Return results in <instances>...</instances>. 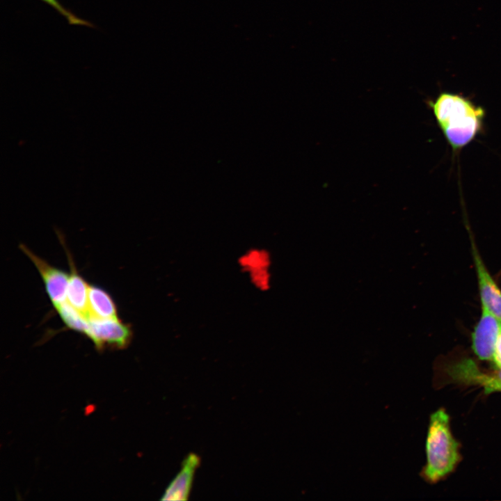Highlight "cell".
Listing matches in <instances>:
<instances>
[{
	"label": "cell",
	"mask_w": 501,
	"mask_h": 501,
	"mask_svg": "<svg viewBox=\"0 0 501 501\" xmlns=\"http://www.w3.org/2000/svg\"><path fill=\"white\" fill-rule=\"evenodd\" d=\"M429 106L453 151L466 147L483 129L484 109L462 95L442 92Z\"/></svg>",
	"instance_id": "1"
},
{
	"label": "cell",
	"mask_w": 501,
	"mask_h": 501,
	"mask_svg": "<svg viewBox=\"0 0 501 501\" xmlns=\"http://www.w3.org/2000/svg\"><path fill=\"white\" fill-rule=\"evenodd\" d=\"M426 454L427 463L422 473L431 483L452 472L460 459L459 445L450 430V417L443 408L430 417Z\"/></svg>",
	"instance_id": "2"
},
{
	"label": "cell",
	"mask_w": 501,
	"mask_h": 501,
	"mask_svg": "<svg viewBox=\"0 0 501 501\" xmlns=\"http://www.w3.org/2000/svg\"><path fill=\"white\" fill-rule=\"evenodd\" d=\"M90 331L88 337L94 343L97 350L106 347L124 349L132 338V333L129 325L118 319L88 318Z\"/></svg>",
	"instance_id": "3"
},
{
	"label": "cell",
	"mask_w": 501,
	"mask_h": 501,
	"mask_svg": "<svg viewBox=\"0 0 501 501\" xmlns=\"http://www.w3.org/2000/svg\"><path fill=\"white\" fill-rule=\"evenodd\" d=\"M500 331L501 319L482 307L480 318L472 333V348L478 358L493 361Z\"/></svg>",
	"instance_id": "4"
},
{
	"label": "cell",
	"mask_w": 501,
	"mask_h": 501,
	"mask_svg": "<svg viewBox=\"0 0 501 501\" xmlns=\"http://www.w3.org/2000/svg\"><path fill=\"white\" fill-rule=\"evenodd\" d=\"M21 250L34 264L45 283L47 293L56 308L67 301V289L70 274L52 267L31 252L26 246L20 245Z\"/></svg>",
	"instance_id": "5"
},
{
	"label": "cell",
	"mask_w": 501,
	"mask_h": 501,
	"mask_svg": "<svg viewBox=\"0 0 501 501\" xmlns=\"http://www.w3.org/2000/svg\"><path fill=\"white\" fill-rule=\"evenodd\" d=\"M470 241L482 307L501 319V289L486 269L474 240Z\"/></svg>",
	"instance_id": "6"
},
{
	"label": "cell",
	"mask_w": 501,
	"mask_h": 501,
	"mask_svg": "<svg viewBox=\"0 0 501 501\" xmlns=\"http://www.w3.org/2000/svg\"><path fill=\"white\" fill-rule=\"evenodd\" d=\"M200 463V457L189 454L184 460L182 468L169 484L161 498L162 500H186L191 488L196 470Z\"/></svg>",
	"instance_id": "7"
},
{
	"label": "cell",
	"mask_w": 501,
	"mask_h": 501,
	"mask_svg": "<svg viewBox=\"0 0 501 501\" xmlns=\"http://www.w3.org/2000/svg\"><path fill=\"white\" fill-rule=\"evenodd\" d=\"M70 264L71 272L67 289V302L88 319L89 285L77 273L73 262L70 261Z\"/></svg>",
	"instance_id": "8"
},
{
	"label": "cell",
	"mask_w": 501,
	"mask_h": 501,
	"mask_svg": "<svg viewBox=\"0 0 501 501\" xmlns=\"http://www.w3.org/2000/svg\"><path fill=\"white\" fill-rule=\"evenodd\" d=\"M88 317L118 319L116 305L109 294L92 285L88 288Z\"/></svg>",
	"instance_id": "9"
},
{
	"label": "cell",
	"mask_w": 501,
	"mask_h": 501,
	"mask_svg": "<svg viewBox=\"0 0 501 501\" xmlns=\"http://www.w3.org/2000/svg\"><path fill=\"white\" fill-rule=\"evenodd\" d=\"M61 319L70 329L88 336L90 325L88 319L67 301L56 308Z\"/></svg>",
	"instance_id": "10"
},
{
	"label": "cell",
	"mask_w": 501,
	"mask_h": 501,
	"mask_svg": "<svg viewBox=\"0 0 501 501\" xmlns=\"http://www.w3.org/2000/svg\"><path fill=\"white\" fill-rule=\"evenodd\" d=\"M48 4L63 15L71 25H81L93 27L94 25L89 21L79 18L70 10L65 8L58 0H40Z\"/></svg>",
	"instance_id": "11"
},
{
	"label": "cell",
	"mask_w": 501,
	"mask_h": 501,
	"mask_svg": "<svg viewBox=\"0 0 501 501\" xmlns=\"http://www.w3.org/2000/svg\"><path fill=\"white\" fill-rule=\"evenodd\" d=\"M493 362L497 368H501V331L496 342Z\"/></svg>",
	"instance_id": "12"
}]
</instances>
